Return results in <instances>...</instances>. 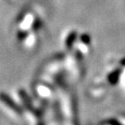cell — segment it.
Returning <instances> with one entry per match:
<instances>
[{
	"label": "cell",
	"mask_w": 125,
	"mask_h": 125,
	"mask_svg": "<svg viewBox=\"0 0 125 125\" xmlns=\"http://www.w3.org/2000/svg\"><path fill=\"white\" fill-rule=\"evenodd\" d=\"M111 124H112V125H120L119 123H118V122H117V121H112Z\"/></svg>",
	"instance_id": "cell-1"
}]
</instances>
